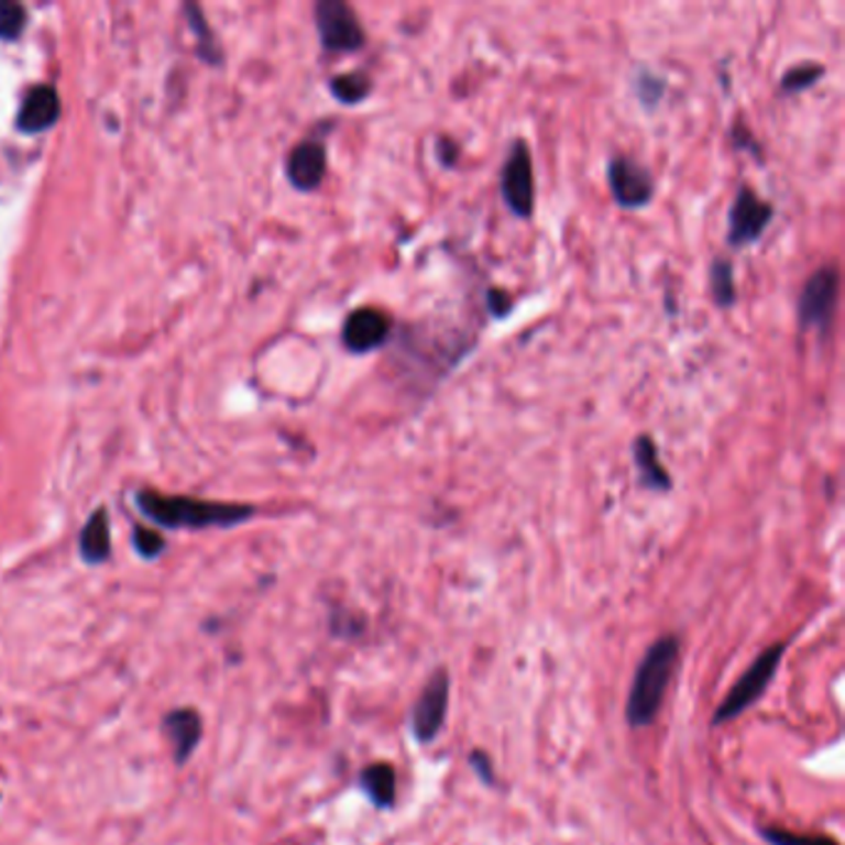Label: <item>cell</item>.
<instances>
[{
	"mask_svg": "<svg viewBox=\"0 0 845 845\" xmlns=\"http://www.w3.org/2000/svg\"><path fill=\"white\" fill-rule=\"evenodd\" d=\"M501 196L518 219H530L536 206V182L530 150L524 140L511 144L504 169H501Z\"/></svg>",
	"mask_w": 845,
	"mask_h": 845,
	"instance_id": "4",
	"label": "cell"
},
{
	"mask_svg": "<svg viewBox=\"0 0 845 845\" xmlns=\"http://www.w3.org/2000/svg\"><path fill=\"white\" fill-rule=\"evenodd\" d=\"M164 729L169 734V739L174 744V754L176 761L184 764L189 759V754L196 749V744L201 739V720L189 710L174 712L164 720Z\"/></svg>",
	"mask_w": 845,
	"mask_h": 845,
	"instance_id": "14",
	"label": "cell"
},
{
	"mask_svg": "<svg viewBox=\"0 0 845 845\" xmlns=\"http://www.w3.org/2000/svg\"><path fill=\"white\" fill-rule=\"evenodd\" d=\"M437 154H439L441 164L451 166V164L457 162V156H459V144L454 140H447V136H441V140L437 142Z\"/></svg>",
	"mask_w": 845,
	"mask_h": 845,
	"instance_id": "25",
	"label": "cell"
},
{
	"mask_svg": "<svg viewBox=\"0 0 845 845\" xmlns=\"http://www.w3.org/2000/svg\"><path fill=\"white\" fill-rule=\"evenodd\" d=\"M489 296H491V298H489V310L494 312L496 318L506 316L508 308H511V300H508L506 293H501V290H489Z\"/></svg>",
	"mask_w": 845,
	"mask_h": 845,
	"instance_id": "26",
	"label": "cell"
},
{
	"mask_svg": "<svg viewBox=\"0 0 845 845\" xmlns=\"http://www.w3.org/2000/svg\"><path fill=\"white\" fill-rule=\"evenodd\" d=\"M57 117H61V97L55 87L37 85L25 95L21 112H18V127L28 134H37L53 127Z\"/></svg>",
	"mask_w": 845,
	"mask_h": 845,
	"instance_id": "12",
	"label": "cell"
},
{
	"mask_svg": "<svg viewBox=\"0 0 845 845\" xmlns=\"http://www.w3.org/2000/svg\"><path fill=\"white\" fill-rule=\"evenodd\" d=\"M140 508L156 524L166 528H206V526H235L253 516L251 506L216 504L186 496H162L144 491L140 494Z\"/></svg>",
	"mask_w": 845,
	"mask_h": 845,
	"instance_id": "2",
	"label": "cell"
},
{
	"mask_svg": "<svg viewBox=\"0 0 845 845\" xmlns=\"http://www.w3.org/2000/svg\"><path fill=\"white\" fill-rule=\"evenodd\" d=\"M823 75V65H815V63H801V65H793L789 73H786L781 77V87L786 92H803L805 87H811L821 80Z\"/></svg>",
	"mask_w": 845,
	"mask_h": 845,
	"instance_id": "19",
	"label": "cell"
},
{
	"mask_svg": "<svg viewBox=\"0 0 845 845\" xmlns=\"http://www.w3.org/2000/svg\"><path fill=\"white\" fill-rule=\"evenodd\" d=\"M677 657H680V640L674 635H665L650 650L645 652L640 667H637L630 696H627L625 716L630 726H650L657 712L662 710V700L674 672Z\"/></svg>",
	"mask_w": 845,
	"mask_h": 845,
	"instance_id": "1",
	"label": "cell"
},
{
	"mask_svg": "<svg viewBox=\"0 0 845 845\" xmlns=\"http://www.w3.org/2000/svg\"><path fill=\"white\" fill-rule=\"evenodd\" d=\"M835 303H838V271L833 265H823L815 271L801 290L799 320L803 328L819 330L825 336L831 330Z\"/></svg>",
	"mask_w": 845,
	"mask_h": 845,
	"instance_id": "6",
	"label": "cell"
},
{
	"mask_svg": "<svg viewBox=\"0 0 845 845\" xmlns=\"http://www.w3.org/2000/svg\"><path fill=\"white\" fill-rule=\"evenodd\" d=\"M360 783L370 799L375 801L377 809H392V805H395L397 773L389 764H385V761L370 764L367 769H362Z\"/></svg>",
	"mask_w": 845,
	"mask_h": 845,
	"instance_id": "16",
	"label": "cell"
},
{
	"mask_svg": "<svg viewBox=\"0 0 845 845\" xmlns=\"http://www.w3.org/2000/svg\"><path fill=\"white\" fill-rule=\"evenodd\" d=\"M761 838L771 845H838L833 838H825V835H803L783 828H764Z\"/></svg>",
	"mask_w": 845,
	"mask_h": 845,
	"instance_id": "21",
	"label": "cell"
},
{
	"mask_svg": "<svg viewBox=\"0 0 845 845\" xmlns=\"http://www.w3.org/2000/svg\"><path fill=\"white\" fill-rule=\"evenodd\" d=\"M447 706H449V674L445 670H437L429 677L425 690H421L419 700L411 710V732H415L417 742L431 744L445 729L447 720Z\"/></svg>",
	"mask_w": 845,
	"mask_h": 845,
	"instance_id": "7",
	"label": "cell"
},
{
	"mask_svg": "<svg viewBox=\"0 0 845 845\" xmlns=\"http://www.w3.org/2000/svg\"><path fill=\"white\" fill-rule=\"evenodd\" d=\"M471 766H474L476 773L481 776V781H484L486 786H494V769H491V761H489L486 754H481V751L471 754Z\"/></svg>",
	"mask_w": 845,
	"mask_h": 845,
	"instance_id": "24",
	"label": "cell"
},
{
	"mask_svg": "<svg viewBox=\"0 0 845 845\" xmlns=\"http://www.w3.org/2000/svg\"><path fill=\"white\" fill-rule=\"evenodd\" d=\"M635 90H637V97H640V102L645 107H655L657 102L662 100L665 83L660 80V77H655L650 73H640V77H637V83H635Z\"/></svg>",
	"mask_w": 845,
	"mask_h": 845,
	"instance_id": "22",
	"label": "cell"
},
{
	"mask_svg": "<svg viewBox=\"0 0 845 845\" xmlns=\"http://www.w3.org/2000/svg\"><path fill=\"white\" fill-rule=\"evenodd\" d=\"M316 25L322 47L330 53H358L365 47V31L355 11L342 0H320L316 6Z\"/></svg>",
	"mask_w": 845,
	"mask_h": 845,
	"instance_id": "5",
	"label": "cell"
},
{
	"mask_svg": "<svg viewBox=\"0 0 845 845\" xmlns=\"http://www.w3.org/2000/svg\"><path fill=\"white\" fill-rule=\"evenodd\" d=\"M710 290L712 298L720 308H732L736 300V283L732 261L714 259L710 265Z\"/></svg>",
	"mask_w": 845,
	"mask_h": 845,
	"instance_id": "17",
	"label": "cell"
},
{
	"mask_svg": "<svg viewBox=\"0 0 845 845\" xmlns=\"http://www.w3.org/2000/svg\"><path fill=\"white\" fill-rule=\"evenodd\" d=\"M389 338V318L375 308L352 310L342 326V345L355 355L382 348Z\"/></svg>",
	"mask_w": 845,
	"mask_h": 845,
	"instance_id": "10",
	"label": "cell"
},
{
	"mask_svg": "<svg viewBox=\"0 0 845 845\" xmlns=\"http://www.w3.org/2000/svg\"><path fill=\"white\" fill-rule=\"evenodd\" d=\"M633 454H635L637 471H640V476H643V484L647 489L662 491V494L672 489V479H670V474H667V469L660 464L655 439L650 435H640L635 439Z\"/></svg>",
	"mask_w": 845,
	"mask_h": 845,
	"instance_id": "13",
	"label": "cell"
},
{
	"mask_svg": "<svg viewBox=\"0 0 845 845\" xmlns=\"http://www.w3.org/2000/svg\"><path fill=\"white\" fill-rule=\"evenodd\" d=\"M372 90V83L365 73H345L332 77L330 92L336 95V100L342 105H360Z\"/></svg>",
	"mask_w": 845,
	"mask_h": 845,
	"instance_id": "18",
	"label": "cell"
},
{
	"mask_svg": "<svg viewBox=\"0 0 845 845\" xmlns=\"http://www.w3.org/2000/svg\"><path fill=\"white\" fill-rule=\"evenodd\" d=\"M23 28H25L23 6L13 3V0H0V37H6V41H15Z\"/></svg>",
	"mask_w": 845,
	"mask_h": 845,
	"instance_id": "20",
	"label": "cell"
},
{
	"mask_svg": "<svg viewBox=\"0 0 845 845\" xmlns=\"http://www.w3.org/2000/svg\"><path fill=\"white\" fill-rule=\"evenodd\" d=\"M134 546L144 558H154L164 550V538L160 534H154V530L136 528L134 530Z\"/></svg>",
	"mask_w": 845,
	"mask_h": 845,
	"instance_id": "23",
	"label": "cell"
},
{
	"mask_svg": "<svg viewBox=\"0 0 845 845\" xmlns=\"http://www.w3.org/2000/svg\"><path fill=\"white\" fill-rule=\"evenodd\" d=\"M112 550V536H110V516L107 511L100 508L95 511L92 518L87 520V526L83 528L80 536V553L87 560V563H105L110 558Z\"/></svg>",
	"mask_w": 845,
	"mask_h": 845,
	"instance_id": "15",
	"label": "cell"
},
{
	"mask_svg": "<svg viewBox=\"0 0 845 845\" xmlns=\"http://www.w3.org/2000/svg\"><path fill=\"white\" fill-rule=\"evenodd\" d=\"M773 206L769 201L759 199L751 186H742L739 194L729 209V243L734 249H744L761 239L766 226L771 223Z\"/></svg>",
	"mask_w": 845,
	"mask_h": 845,
	"instance_id": "8",
	"label": "cell"
},
{
	"mask_svg": "<svg viewBox=\"0 0 845 845\" xmlns=\"http://www.w3.org/2000/svg\"><path fill=\"white\" fill-rule=\"evenodd\" d=\"M326 169H328V152H326V144L318 140L300 142L296 150L290 152L288 164H286V174L290 184L300 191L318 189L322 176H326Z\"/></svg>",
	"mask_w": 845,
	"mask_h": 845,
	"instance_id": "11",
	"label": "cell"
},
{
	"mask_svg": "<svg viewBox=\"0 0 845 845\" xmlns=\"http://www.w3.org/2000/svg\"><path fill=\"white\" fill-rule=\"evenodd\" d=\"M607 184H611L613 199L625 209H643L650 204L655 194V182L643 164L630 156H615L607 166Z\"/></svg>",
	"mask_w": 845,
	"mask_h": 845,
	"instance_id": "9",
	"label": "cell"
},
{
	"mask_svg": "<svg viewBox=\"0 0 845 845\" xmlns=\"http://www.w3.org/2000/svg\"><path fill=\"white\" fill-rule=\"evenodd\" d=\"M783 652H786V645L776 643L771 647H766V650L756 657L749 670L739 677V682L732 687V692L724 696L720 710H716L714 714L716 726L736 720V716L749 710V706L759 700V696L766 692V687L771 684L776 670H779Z\"/></svg>",
	"mask_w": 845,
	"mask_h": 845,
	"instance_id": "3",
	"label": "cell"
}]
</instances>
